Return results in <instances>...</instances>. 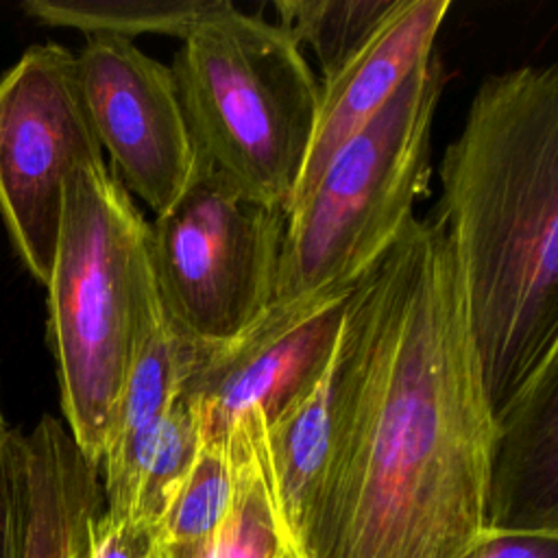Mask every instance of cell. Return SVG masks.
Returning a JSON list of instances; mask_svg holds the SVG:
<instances>
[{
	"label": "cell",
	"instance_id": "13",
	"mask_svg": "<svg viewBox=\"0 0 558 558\" xmlns=\"http://www.w3.org/2000/svg\"><path fill=\"white\" fill-rule=\"evenodd\" d=\"M190 340L161 316L148 331L124 390L98 462L105 512L129 519L146 462L181 390Z\"/></svg>",
	"mask_w": 558,
	"mask_h": 558
},
{
	"label": "cell",
	"instance_id": "4",
	"mask_svg": "<svg viewBox=\"0 0 558 558\" xmlns=\"http://www.w3.org/2000/svg\"><path fill=\"white\" fill-rule=\"evenodd\" d=\"M170 72L201 166L288 216L318 113L301 46L231 4L181 39Z\"/></svg>",
	"mask_w": 558,
	"mask_h": 558
},
{
	"label": "cell",
	"instance_id": "21",
	"mask_svg": "<svg viewBox=\"0 0 558 558\" xmlns=\"http://www.w3.org/2000/svg\"><path fill=\"white\" fill-rule=\"evenodd\" d=\"M0 558H15V501L9 432L0 440Z\"/></svg>",
	"mask_w": 558,
	"mask_h": 558
},
{
	"label": "cell",
	"instance_id": "7",
	"mask_svg": "<svg viewBox=\"0 0 558 558\" xmlns=\"http://www.w3.org/2000/svg\"><path fill=\"white\" fill-rule=\"evenodd\" d=\"M105 161L76 54L31 46L0 78V216L28 272L46 286L68 177Z\"/></svg>",
	"mask_w": 558,
	"mask_h": 558
},
{
	"label": "cell",
	"instance_id": "15",
	"mask_svg": "<svg viewBox=\"0 0 558 558\" xmlns=\"http://www.w3.org/2000/svg\"><path fill=\"white\" fill-rule=\"evenodd\" d=\"M231 4L229 0H26L22 9L48 26H70L87 35L133 41L142 33L183 39Z\"/></svg>",
	"mask_w": 558,
	"mask_h": 558
},
{
	"label": "cell",
	"instance_id": "2",
	"mask_svg": "<svg viewBox=\"0 0 558 558\" xmlns=\"http://www.w3.org/2000/svg\"><path fill=\"white\" fill-rule=\"evenodd\" d=\"M438 174L495 416L558 351V68L482 81Z\"/></svg>",
	"mask_w": 558,
	"mask_h": 558
},
{
	"label": "cell",
	"instance_id": "5",
	"mask_svg": "<svg viewBox=\"0 0 558 558\" xmlns=\"http://www.w3.org/2000/svg\"><path fill=\"white\" fill-rule=\"evenodd\" d=\"M445 78L434 52L288 211L270 305L351 288L392 246L427 192Z\"/></svg>",
	"mask_w": 558,
	"mask_h": 558
},
{
	"label": "cell",
	"instance_id": "20",
	"mask_svg": "<svg viewBox=\"0 0 558 558\" xmlns=\"http://www.w3.org/2000/svg\"><path fill=\"white\" fill-rule=\"evenodd\" d=\"M462 558H558V536L486 532Z\"/></svg>",
	"mask_w": 558,
	"mask_h": 558
},
{
	"label": "cell",
	"instance_id": "16",
	"mask_svg": "<svg viewBox=\"0 0 558 558\" xmlns=\"http://www.w3.org/2000/svg\"><path fill=\"white\" fill-rule=\"evenodd\" d=\"M397 0H275L277 26L318 59L323 78L349 61L375 33Z\"/></svg>",
	"mask_w": 558,
	"mask_h": 558
},
{
	"label": "cell",
	"instance_id": "6",
	"mask_svg": "<svg viewBox=\"0 0 558 558\" xmlns=\"http://www.w3.org/2000/svg\"><path fill=\"white\" fill-rule=\"evenodd\" d=\"M286 211L201 168L148 225L150 268L166 323L196 344L242 333L275 296Z\"/></svg>",
	"mask_w": 558,
	"mask_h": 558
},
{
	"label": "cell",
	"instance_id": "22",
	"mask_svg": "<svg viewBox=\"0 0 558 558\" xmlns=\"http://www.w3.org/2000/svg\"><path fill=\"white\" fill-rule=\"evenodd\" d=\"M7 432H9V427L4 425V418H2V412H0V440L4 438V434H7Z\"/></svg>",
	"mask_w": 558,
	"mask_h": 558
},
{
	"label": "cell",
	"instance_id": "8",
	"mask_svg": "<svg viewBox=\"0 0 558 558\" xmlns=\"http://www.w3.org/2000/svg\"><path fill=\"white\" fill-rule=\"evenodd\" d=\"M355 286L268 305L222 344H190L181 392L192 401L201 442H227L255 414L270 427L325 377Z\"/></svg>",
	"mask_w": 558,
	"mask_h": 558
},
{
	"label": "cell",
	"instance_id": "19",
	"mask_svg": "<svg viewBox=\"0 0 558 558\" xmlns=\"http://www.w3.org/2000/svg\"><path fill=\"white\" fill-rule=\"evenodd\" d=\"M153 534L137 523L102 512L89 523L81 558H148Z\"/></svg>",
	"mask_w": 558,
	"mask_h": 558
},
{
	"label": "cell",
	"instance_id": "14",
	"mask_svg": "<svg viewBox=\"0 0 558 558\" xmlns=\"http://www.w3.org/2000/svg\"><path fill=\"white\" fill-rule=\"evenodd\" d=\"M227 451L235 495L225 521L196 543L150 545L148 558H301L275 508L248 421L231 432Z\"/></svg>",
	"mask_w": 558,
	"mask_h": 558
},
{
	"label": "cell",
	"instance_id": "3",
	"mask_svg": "<svg viewBox=\"0 0 558 558\" xmlns=\"http://www.w3.org/2000/svg\"><path fill=\"white\" fill-rule=\"evenodd\" d=\"M46 288L65 427L98 469L133 362L163 316L148 222L105 161L65 181Z\"/></svg>",
	"mask_w": 558,
	"mask_h": 558
},
{
	"label": "cell",
	"instance_id": "1",
	"mask_svg": "<svg viewBox=\"0 0 558 558\" xmlns=\"http://www.w3.org/2000/svg\"><path fill=\"white\" fill-rule=\"evenodd\" d=\"M327 379L331 464L303 558H462L486 534L495 418L432 216L355 283Z\"/></svg>",
	"mask_w": 558,
	"mask_h": 558
},
{
	"label": "cell",
	"instance_id": "10",
	"mask_svg": "<svg viewBox=\"0 0 558 558\" xmlns=\"http://www.w3.org/2000/svg\"><path fill=\"white\" fill-rule=\"evenodd\" d=\"M449 0H397L364 46L318 83V113L307 161L288 211L395 96L403 81L434 54Z\"/></svg>",
	"mask_w": 558,
	"mask_h": 558
},
{
	"label": "cell",
	"instance_id": "9",
	"mask_svg": "<svg viewBox=\"0 0 558 558\" xmlns=\"http://www.w3.org/2000/svg\"><path fill=\"white\" fill-rule=\"evenodd\" d=\"M76 70L113 174L161 216L203 168L170 68L131 39L87 35Z\"/></svg>",
	"mask_w": 558,
	"mask_h": 558
},
{
	"label": "cell",
	"instance_id": "12",
	"mask_svg": "<svg viewBox=\"0 0 558 558\" xmlns=\"http://www.w3.org/2000/svg\"><path fill=\"white\" fill-rule=\"evenodd\" d=\"M9 449L15 558H81L87 527L105 508L98 469L50 414L28 434L9 429Z\"/></svg>",
	"mask_w": 558,
	"mask_h": 558
},
{
	"label": "cell",
	"instance_id": "17",
	"mask_svg": "<svg viewBox=\"0 0 558 558\" xmlns=\"http://www.w3.org/2000/svg\"><path fill=\"white\" fill-rule=\"evenodd\" d=\"M235 495V466L222 442L201 449L153 530L150 545H183L207 538L225 521Z\"/></svg>",
	"mask_w": 558,
	"mask_h": 558
},
{
	"label": "cell",
	"instance_id": "11",
	"mask_svg": "<svg viewBox=\"0 0 558 558\" xmlns=\"http://www.w3.org/2000/svg\"><path fill=\"white\" fill-rule=\"evenodd\" d=\"M493 418L486 532L558 536V351Z\"/></svg>",
	"mask_w": 558,
	"mask_h": 558
},
{
	"label": "cell",
	"instance_id": "18",
	"mask_svg": "<svg viewBox=\"0 0 558 558\" xmlns=\"http://www.w3.org/2000/svg\"><path fill=\"white\" fill-rule=\"evenodd\" d=\"M201 449V425L192 401L179 390L161 427L157 445L146 462L129 519L153 534L174 490L187 475Z\"/></svg>",
	"mask_w": 558,
	"mask_h": 558
}]
</instances>
